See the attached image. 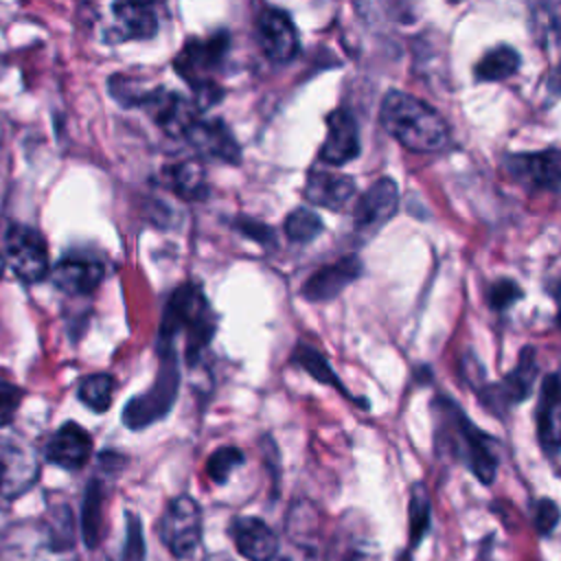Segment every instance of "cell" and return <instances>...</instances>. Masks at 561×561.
I'll return each mask as SVG.
<instances>
[{
  "mask_svg": "<svg viewBox=\"0 0 561 561\" xmlns=\"http://www.w3.org/2000/svg\"><path fill=\"white\" fill-rule=\"evenodd\" d=\"M533 31L541 46H548V42H557L559 37V4L557 2H543L533 4Z\"/></svg>",
  "mask_w": 561,
  "mask_h": 561,
  "instance_id": "29",
  "label": "cell"
},
{
  "mask_svg": "<svg viewBox=\"0 0 561 561\" xmlns=\"http://www.w3.org/2000/svg\"><path fill=\"white\" fill-rule=\"evenodd\" d=\"M519 53L508 44H500L478 59V64L473 66V75L478 81H504L513 77L519 70Z\"/></svg>",
  "mask_w": 561,
  "mask_h": 561,
  "instance_id": "22",
  "label": "cell"
},
{
  "mask_svg": "<svg viewBox=\"0 0 561 561\" xmlns=\"http://www.w3.org/2000/svg\"><path fill=\"white\" fill-rule=\"evenodd\" d=\"M169 182L184 199H204L208 195L206 171L199 160H182L169 167Z\"/></svg>",
  "mask_w": 561,
  "mask_h": 561,
  "instance_id": "23",
  "label": "cell"
},
{
  "mask_svg": "<svg viewBox=\"0 0 561 561\" xmlns=\"http://www.w3.org/2000/svg\"><path fill=\"white\" fill-rule=\"evenodd\" d=\"M158 535L173 557H188L202 541L199 504L191 495L173 497L158 522Z\"/></svg>",
  "mask_w": 561,
  "mask_h": 561,
  "instance_id": "6",
  "label": "cell"
},
{
  "mask_svg": "<svg viewBox=\"0 0 561 561\" xmlns=\"http://www.w3.org/2000/svg\"><path fill=\"white\" fill-rule=\"evenodd\" d=\"M92 454V436L77 423H64L46 445V458L61 469H81Z\"/></svg>",
  "mask_w": 561,
  "mask_h": 561,
  "instance_id": "20",
  "label": "cell"
},
{
  "mask_svg": "<svg viewBox=\"0 0 561 561\" xmlns=\"http://www.w3.org/2000/svg\"><path fill=\"white\" fill-rule=\"evenodd\" d=\"M114 24L107 31V42L151 39L158 33V7L153 2H116L112 4Z\"/></svg>",
  "mask_w": 561,
  "mask_h": 561,
  "instance_id": "17",
  "label": "cell"
},
{
  "mask_svg": "<svg viewBox=\"0 0 561 561\" xmlns=\"http://www.w3.org/2000/svg\"><path fill=\"white\" fill-rule=\"evenodd\" d=\"M342 561H377L370 543H351L348 552L342 554Z\"/></svg>",
  "mask_w": 561,
  "mask_h": 561,
  "instance_id": "34",
  "label": "cell"
},
{
  "mask_svg": "<svg viewBox=\"0 0 561 561\" xmlns=\"http://www.w3.org/2000/svg\"><path fill=\"white\" fill-rule=\"evenodd\" d=\"M4 261L24 283H39L48 274L44 237L31 226L11 224L4 234Z\"/></svg>",
  "mask_w": 561,
  "mask_h": 561,
  "instance_id": "7",
  "label": "cell"
},
{
  "mask_svg": "<svg viewBox=\"0 0 561 561\" xmlns=\"http://www.w3.org/2000/svg\"><path fill=\"white\" fill-rule=\"evenodd\" d=\"M524 296L522 287L513 280V278H497L491 283L489 287V307L495 311H506L508 307H513L515 302H519Z\"/></svg>",
  "mask_w": 561,
  "mask_h": 561,
  "instance_id": "30",
  "label": "cell"
},
{
  "mask_svg": "<svg viewBox=\"0 0 561 561\" xmlns=\"http://www.w3.org/2000/svg\"><path fill=\"white\" fill-rule=\"evenodd\" d=\"M364 272L362 261L355 254H346L335 263L318 267L300 287V296L309 302H327L342 294Z\"/></svg>",
  "mask_w": 561,
  "mask_h": 561,
  "instance_id": "14",
  "label": "cell"
},
{
  "mask_svg": "<svg viewBox=\"0 0 561 561\" xmlns=\"http://www.w3.org/2000/svg\"><path fill=\"white\" fill-rule=\"evenodd\" d=\"M535 379H537L535 348L524 346L515 368L500 383H493L486 388V392H480V399L493 412H497V405L513 408L530 394Z\"/></svg>",
  "mask_w": 561,
  "mask_h": 561,
  "instance_id": "12",
  "label": "cell"
},
{
  "mask_svg": "<svg viewBox=\"0 0 561 561\" xmlns=\"http://www.w3.org/2000/svg\"><path fill=\"white\" fill-rule=\"evenodd\" d=\"M302 195L309 204L327 210H344L355 195V180L340 173L313 169L307 175Z\"/></svg>",
  "mask_w": 561,
  "mask_h": 561,
  "instance_id": "19",
  "label": "cell"
},
{
  "mask_svg": "<svg viewBox=\"0 0 561 561\" xmlns=\"http://www.w3.org/2000/svg\"><path fill=\"white\" fill-rule=\"evenodd\" d=\"M228 46L230 33L226 31L213 33L208 37H191L173 59V68L191 85V90L210 85V77L221 68L228 55Z\"/></svg>",
  "mask_w": 561,
  "mask_h": 561,
  "instance_id": "5",
  "label": "cell"
},
{
  "mask_svg": "<svg viewBox=\"0 0 561 561\" xmlns=\"http://www.w3.org/2000/svg\"><path fill=\"white\" fill-rule=\"evenodd\" d=\"M4 482H7V467H4V462L0 460V491H2Z\"/></svg>",
  "mask_w": 561,
  "mask_h": 561,
  "instance_id": "36",
  "label": "cell"
},
{
  "mask_svg": "<svg viewBox=\"0 0 561 561\" xmlns=\"http://www.w3.org/2000/svg\"><path fill=\"white\" fill-rule=\"evenodd\" d=\"M256 35L265 57L274 64H287L298 55V31L287 11L263 7L256 18Z\"/></svg>",
  "mask_w": 561,
  "mask_h": 561,
  "instance_id": "11",
  "label": "cell"
},
{
  "mask_svg": "<svg viewBox=\"0 0 561 561\" xmlns=\"http://www.w3.org/2000/svg\"><path fill=\"white\" fill-rule=\"evenodd\" d=\"M158 355H160V370L153 383L149 386V390L131 397L123 408L121 419L129 430H142L164 419L178 399V390H180L178 355L175 351H162Z\"/></svg>",
  "mask_w": 561,
  "mask_h": 561,
  "instance_id": "4",
  "label": "cell"
},
{
  "mask_svg": "<svg viewBox=\"0 0 561 561\" xmlns=\"http://www.w3.org/2000/svg\"><path fill=\"white\" fill-rule=\"evenodd\" d=\"M215 329L217 318L202 285L184 283L171 294L162 311L158 331V353L173 351L175 337L184 333V359L193 368L199 362L206 346L213 342Z\"/></svg>",
  "mask_w": 561,
  "mask_h": 561,
  "instance_id": "1",
  "label": "cell"
},
{
  "mask_svg": "<svg viewBox=\"0 0 561 561\" xmlns=\"http://www.w3.org/2000/svg\"><path fill=\"white\" fill-rule=\"evenodd\" d=\"M230 537L237 552L248 561H274L280 550L276 533L259 517H237L230 524Z\"/></svg>",
  "mask_w": 561,
  "mask_h": 561,
  "instance_id": "18",
  "label": "cell"
},
{
  "mask_svg": "<svg viewBox=\"0 0 561 561\" xmlns=\"http://www.w3.org/2000/svg\"><path fill=\"white\" fill-rule=\"evenodd\" d=\"M22 390H18L11 383H0V427L9 425L20 408Z\"/></svg>",
  "mask_w": 561,
  "mask_h": 561,
  "instance_id": "32",
  "label": "cell"
},
{
  "mask_svg": "<svg viewBox=\"0 0 561 561\" xmlns=\"http://www.w3.org/2000/svg\"><path fill=\"white\" fill-rule=\"evenodd\" d=\"M239 465H243V451L234 445H224L208 456L206 473L215 484H224Z\"/></svg>",
  "mask_w": 561,
  "mask_h": 561,
  "instance_id": "28",
  "label": "cell"
},
{
  "mask_svg": "<svg viewBox=\"0 0 561 561\" xmlns=\"http://www.w3.org/2000/svg\"><path fill=\"white\" fill-rule=\"evenodd\" d=\"M383 129L414 153H432L447 145L449 127L445 118L423 99L390 90L379 107Z\"/></svg>",
  "mask_w": 561,
  "mask_h": 561,
  "instance_id": "2",
  "label": "cell"
},
{
  "mask_svg": "<svg viewBox=\"0 0 561 561\" xmlns=\"http://www.w3.org/2000/svg\"><path fill=\"white\" fill-rule=\"evenodd\" d=\"M77 397L94 412H105L114 397V377L107 373H94L79 381Z\"/></svg>",
  "mask_w": 561,
  "mask_h": 561,
  "instance_id": "25",
  "label": "cell"
},
{
  "mask_svg": "<svg viewBox=\"0 0 561 561\" xmlns=\"http://www.w3.org/2000/svg\"><path fill=\"white\" fill-rule=\"evenodd\" d=\"M291 362L294 364H298L307 375H311L316 381H320V383H327V386H333V388H337L344 397H351L348 392H346V388H344V383L337 379V375L333 373V368H331V364L327 362V357L318 351V348H313V346H309V344H296V348H294V353H291Z\"/></svg>",
  "mask_w": 561,
  "mask_h": 561,
  "instance_id": "24",
  "label": "cell"
},
{
  "mask_svg": "<svg viewBox=\"0 0 561 561\" xmlns=\"http://www.w3.org/2000/svg\"><path fill=\"white\" fill-rule=\"evenodd\" d=\"M559 522V508L552 500H541L537 504V513H535V526L539 530V535H550L554 530Z\"/></svg>",
  "mask_w": 561,
  "mask_h": 561,
  "instance_id": "33",
  "label": "cell"
},
{
  "mask_svg": "<svg viewBox=\"0 0 561 561\" xmlns=\"http://www.w3.org/2000/svg\"><path fill=\"white\" fill-rule=\"evenodd\" d=\"M134 105L145 107L156 125L173 138H182L186 127L197 118V110L188 99L164 88L142 90Z\"/></svg>",
  "mask_w": 561,
  "mask_h": 561,
  "instance_id": "9",
  "label": "cell"
},
{
  "mask_svg": "<svg viewBox=\"0 0 561 561\" xmlns=\"http://www.w3.org/2000/svg\"><path fill=\"white\" fill-rule=\"evenodd\" d=\"M105 276V265L83 252L66 254L53 267V283L68 296H88L92 294Z\"/></svg>",
  "mask_w": 561,
  "mask_h": 561,
  "instance_id": "16",
  "label": "cell"
},
{
  "mask_svg": "<svg viewBox=\"0 0 561 561\" xmlns=\"http://www.w3.org/2000/svg\"><path fill=\"white\" fill-rule=\"evenodd\" d=\"M399 210V186L392 178L375 180L353 206L355 230H377Z\"/></svg>",
  "mask_w": 561,
  "mask_h": 561,
  "instance_id": "13",
  "label": "cell"
},
{
  "mask_svg": "<svg viewBox=\"0 0 561 561\" xmlns=\"http://www.w3.org/2000/svg\"><path fill=\"white\" fill-rule=\"evenodd\" d=\"M199 158L239 164L241 162V147L230 131V127L221 118H195L184 136H182Z\"/></svg>",
  "mask_w": 561,
  "mask_h": 561,
  "instance_id": "10",
  "label": "cell"
},
{
  "mask_svg": "<svg viewBox=\"0 0 561 561\" xmlns=\"http://www.w3.org/2000/svg\"><path fill=\"white\" fill-rule=\"evenodd\" d=\"M283 232L291 243H311L322 232V219L311 208H294L283 224Z\"/></svg>",
  "mask_w": 561,
  "mask_h": 561,
  "instance_id": "26",
  "label": "cell"
},
{
  "mask_svg": "<svg viewBox=\"0 0 561 561\" xmlns=\"http://www.w3.org/2000/svg\"><path fill=\"white\" fill-rule=\"evenodd\" d=\"M276 561H322L313 550L309 548H291L283 554H276Z\"/></svg>",
  "mask_w": 561,
  "mask_h": 561,
  "instance_id": "35",
  "label": "cell"
},
{
  "mask_svg": "<svg viewBox=\"0 0 561 561\" xmlns=\"http://www.w3.org/2000/svg\"><path fill=\"white\" fill-rule=\"evenodd\" d=\"M537 438L543 454L554 462L559 454V375H546L537 405Z\"/></svg>",
  "mask_w": 561,
  "mask_h": 561,
  "instance_id": "21",
  "label": "cell"
},
{
  "mask_svg": "<svg viewBox=\"0 0 561 561\" xmlns=\"http://www.w3.org/2000/svg\"><path fill=\"white\" fill-rule=\"evenodd\" d=\"M234 230L241 232L245 239H252L256 241L259 245H267L272 248L276 243V237H274V230L256 219H250V217H239L234 219Z\"/></svg>",
  "mask_w": 561,
  "mask_h": 561,
  "instance_id": "31",
  "label": "cell"
},
{
  "mask_svg": "<svg viewBox=\"0 0 561 561\" xmlns=\"http://www.w3.org/2000/svg\"><path fill=\"white\" fill-rule=\"evenodd\" d=\"M434 412H438L440 419L438 436L454 447L456 456L482 484H491L500 462L495 438L476 427L460 405L445 394L434 399Z\"/></svg>",
  "mask_w": 561,
  "mask_h": 561,
  "instance_id": "3",
  "label": "cell"
},
{
  "mask_svg": "<svg viewBox=\"0 0 561 561\" xmlns=\"http://www.w3.org/2000/svg\"><path fill=\"white\" fill-rule=\"evenodd\" d=\"M213 561H224V559H213Z\"/></svg>",
  "mask_w": 561,
  "mask_h": 561,
  "instance_id": "38",
  "label": "cell"
},
{
  "mask_svg": "<svg viewBox=\"0 0 561 561\" xmlns=\"http://www.w3.org/2000/svg\"><path fill=\"white\" fill-rule=\"evenodd\" d=\"M559 151L557 147L533 151V153H513L504 158L506 173L528 191H559Z\"/></svg>",
  "mask_w": 561,
  "mask_h": 561,
  "instance_id": "8",
  "label": "cell"
},
{
  "mask_svg": "<svg viewBox=\"0 0 561 561\" xmlns=\"http://www.w3.org/2000/svg\"><path fill=\"white\" fill-rule=\"evenodd\" d=\"M359 131L353 114L346 107H337L327 116V136L318 151L324 164L342 167L359 156Z\"/></svg>",
  "mask_w": 561,
  "mask_h": 561,
  "instance_id": "15",
  "label": "cell"
},
{
  "mask_svg": "<svg viewBox=\"0 0 561 561\" xmlns=\"http://www.w3.org/2000/svg\"><path fill=\"white\" fill-rule=\"evenodd\" d=\"M410 541L416 546L430 526V495L425 484L416 482L410 493Z\"/></svg>",
  "mask_w": 561,
  "mask_h": 561,
  "instance_id": "27",
  "label": "cell"
},
{
  "mask_svg": "<svg viewBox=\"0 0 561 561\" xmlns=\"http://www.w3.org/2000/svg\"><path fill=\"white\" fill-rule=\"evenodd\" d=\"M4 270H7V261H4V256L0 254V278H2V274H4Z\"/></svg>",
  "mask_w": 561,
  "mask_h": 561,
  "instance_id": "37",
  "label": "cell"
}]
</instances>
